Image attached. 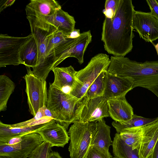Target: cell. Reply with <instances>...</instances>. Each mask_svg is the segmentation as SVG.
I'll return each mask as SVG.
<instances>
[{
  "instance_id": "cell-36",
  "label": "cell",
  "mask_w": 158,
  "mask_h": 158,
  "mask_svg": "<svg viewBox=\"0 0 158 158\" xmlns=\"http://www.w3.org/2000/svg\"><path fill=\"white\" fill-rule=\"evenodd\" d=\"M47 158H62L57 152L51 151L48 155Z\"/></svg>"
},
{
  "instance_id": "cell-39",
  "label": "cell",
  "mask_w": 158,
  "mask_h": 158,
  "mask_svg": "<svg viewBox=\"0 0 158 158\" xmlns=\"http://www.w3.org/2000/svg\"><path fill=\"white\" fill-rule=\"evenodd\" d=\"M111 158H118L117 157H115V156H114V157H113V156Z\"/></svg>"
},
{
  "instance_id": "cell-29",
  "label": "cell",
  "mask_w": 158,
  "mask_h": 158,
  "mask_svg": "<svg viewBox=\"0 0 158 158\" xmlns=\"http://www.w3.org/2000/svg\"><path fill=\"white\" fill-rule=\"evenodd\" d=\"M44 107L39 110L36 115L33 118L25 121L10 125V126L13 127H26L43 124L49 122L52 119L45 117Z\"/></svg>"
},
{
  "instance_id": "cell-34",
  "label": "cell",
  "mask_w": 158,
  "mask_h": 158,
  "mask_svg": "<svg viewBox=\"0 0 158 158\" xmlns=\"http://www.w3.org/2000/svg\"><path fill=\"white\" fill-rule=\"evenodd\" d=\"M15 1V0H7L4 1V2H2V3L1 2V3L2 4H1L0 12L3 10L6 7L10 6L13 5Z\"/></svg>"
},
{
  "instance_id": "cell-2",
  "label": "cell",
  "mask_w": 158,
  "mask_h": 158,
  "mask_svg": "<svg viewBox=\"0 0 158 158\" xmlns=\"http://www.w3.org/2000/svg\"><path fill=\"white\" fill-rule=\"evenodd\" d=\"M107 72L132 78L133 89L140 87L151 91L158 98V60L139 62L121 56H111Z\"/></svg>"
},
{
  "instance_id": "cell-38",
  "label": "cell",
  "mask_w": 158,
  "mask_h": 158,
  "mask_svg": "<svg viewBox=\"0 0 158 158\" xmlns=\"http://www.w3.org/2000/svg\"><path fill=\"white\" fill-rule=\"evenodd\" d=\"M0 158H17L15 157H13L8 156H0ZM23 158H27V157H24Z\"/></svg>"
},
{
  "instance_id": "cell-20",
  "label": "cell",
  "mask_w": 158,
  "mask_h": 158,
  "mask_svg": "<svg viewBox=\"0 0 158 158\" xmlns=\"http://www.w3.org/2000/svg\"><path fill=\"white\" fill-rule=\"evenodd\" d=\"M38 55L37 44L31 34V36L22 46L20 51L19 58L22 64L34 68L36 65Z\"/></svg>"
},
{
  "instance_id": "cell-22",
  "label": "cell",
  "mask_w": 158,
  "mask_h": 158,
  "mask_svg": "<svg viewBox=\"0 0 158 158\" xmlns=\"http://www.w3.org/2000/svg\"><path fill=\"white\" fill-rule=\"evenodd\" d=\"M97 123L98 129L93 145L109 151V147L112 145L113 142L110 136V127L103 119Z\"/></svg>"
},
{
  "instance_id": "cell-8",
  "label": "cell",
  "mask_w": 158,
  "mask_h": 158,
  "mask_svg": "<svg viewBox=\"0 0 158 158\" xmlns=\"http://www.w3.org/2000/svg\"><path fill=\"white\" fill-rule=\"evenodd\" d=\"M27 67V73L23 78L26 84L25 91L29 110L34 117L40 108L47 106V83L46 80L40 79L33 74L30 67Z\"/></svg>"
},
{
  "instance_id": "cell-4",
  "label": "cell",
  "mask_w": 158,
  "mask_h": 158,
  "mask_svg": "<svg viewBox=\"0 0 158 158\" xmlns=\"http://www.w3.org/2000/svg\"><path fill=\"white\" fill-rule=\"evenodd\" d=\"M80 99L74 97L50 83L47 107L56 122L67 130L73 123L76 105Z\"/></svg>"
},
{
  "instance_id": "cell-27",
  "label": "cell",
  "mask_w": 158,
  "mask_h": 158,
  "mask_svg": "<svg viewBox=\"0 0 158 158\" xmlns=\"http://www.w3.org/2000/svg\"><path fill=\"white\" fill-rule=\"evenodd\" d=\"M157 120L158 117L155 118H149L134 114L132 118L127 121L121 123L114 121L112 123V124L115 129L117 133H118L123 130L143 126Z\"/></svg>"
},
{
  "instance_id": "cell-17",
  "label": "cell",
  "mask_w": 158,
  "mask_h": 158,
  "mask_svg": "<svg viewBox=\"0 0 158 158\" xmlns=\"http://www.w3.org/2000/svg\"><path fill=\"white\" fill-rule=\"evenodd\" d=\"M125 96L108 100L110 117L115 121L121 123L130 120L134 115L133 109Z\"/></svg>"
},
{
  "instance_id": "cell-7",
  "label": "cell",
  "mask_w": 158,
  "mask_h": 158,
  "mask_svg": "<svg viewBox=\"0 0 158 158\" xmlns=\"http://www.w3.org/2000/svg\"><path fill=\"white\" fill-rule=\"evenodd\" d=\"M108 117L110 115L107 99L103 96L83 97L76 105L73 123L97 122Z\"/></svg>"
},
{
  "instance_id": "cell-26",
  "label": "cell",
  "mask_w": 158,
  "mask_h": 158,
  "mask_svg": "<svg viewBox=\"0 0 158 158\" xmlns=\"http://www.w3.org/2000/svg\"><path fill=\"white\" fill-rule=\"evenodd\" d=\"M80 39L72 49L69 57H75L80 64L84 62V56L89 44L92 40V36L90 30L81 33Z\"/></svg>"
},
{
  "instance_id": "cell-18",
  "label": "cell",
  "mask_w": 158,
  "mask_h": 158,
  "mask_svg": "<svg viewBox=\"0 0 158 158\" xmlns=\"http://www.w3.org/2000/svg\"><path fill=\"white\" fill-rule=\"evenodd\" d=\"M54 80L52 84L63 91L69 94L77 82V72L73 67H56L52 70Z\"/></svg>"
},
{
  "instance_id": "cell-25",
  "label": "cell",
  "mask_w": 158,
  "mask_h": 158,
  "mask_svg": "<svg viewBox=\"0 0 158 158\" xmlns=\"http://www.w3.org/2000/svg\"><path fill=\"white\" fill-rule=\"evenodd\" d=\"M15 88V84L8 77L0 76V112L6 110L8 101Z\"/></svg>"
},
{
  "instance_id": "cell-15",
  "label": "cell",
  "mask_w": 158,
  "mask_h": 158,
  "mask_svg": "<svg viewBox=\"0 0 158 158\" xmlns=\"http://www.w3.org/2000/svg\"><path fill=\"white\" fill-rule=\"evenodd\" d=\"M158 139V120L142 127L141 143L139 149V158H152Z\"/></svg>"
},
{
  "instance_id": "cell-21",
  "label": "cell",
  "mask_w": 158,
  "mask_h": 158,
  "mask_svg": "<svg viewBox=\"0 0 158 158\" xmlns=\"http://www.w3.org/2000/svg\"><path fill=\"white\" fill-rule=\"evenodd\" d=\"M47 123L35 126L23 127H13L10 125L0 121V142H2L11 138L22 135L35 132L48 124Z\"/></svg>"
},
{
  "instance_id": "cell-19",
  "label": "cell",
  "mask_w": 158,
  "mask_h": 158,
  "mask_svg": "<svg viewBox=\"0 0 158 158\" xmlns=\"http://www.w3.org/2000/svg\"><path fill=\"white\" fill-rule=\"evenodd\" d=\"M60 9V4L54 0H31L25 9L27 16H31L35 14L51 15Z\"/></svg>"
},
{
  "instance_id": "cell-32",
  "label": "cell",
  "mask_w": 158,
  "mask_h": 158,
  "mask_svg": "<svg viewBox=\"0 0 158 158\" xmlns=\"http://www.w3.org/2000/svg\"><path fill=\"white\" fill-rule=\"evenodd\" d=\"M151 14L158 20V2L156 0H146Z\"/></svg>"
},
{
  "instance_id": "cell-35",
  "label": "cell",
  "mask_w": 158,
  "mask_h": 158,
  "mask_svg": "<svg viewBox=\"0 0 158 158\" xmlns=\"http://www.w3.org/2000/svg\"><path fill=\"white\" fill-rule=\"evenodd\" d=\"M81 34L79 29H74L69 35L67 36L65 35V36L66 39H75L79 37Z\"/></svg>"
},
{
  "instance_id": "cell-1",
  "label": "cell",
  "mask_w": 158,
  "mask_h": 158,
  "mask_svg": "<svg viewBox=\"0 0 158 158\" xmlns=\"http://www.w3.org/2000/svg\"><path fill=\"white\" fill-rule=\"evenodd\" d=\"M135 6L131 0H120L114 17H105L101 40L105 50L114 56L124 57L133 48V21Z\"/></svg>"
},
{
  "instance_id": "cell-31",
  "label": "cell",
  "mask_w": 158,
  "mask_h": 158,
  "mask_svg": "<svg viewBox=\"0 0 158 158\" xmlns=\"http://www.w3.org/2000/svg\"><path fill=\"white\" fill-rule=\"evenodd\" d=\"M112 157L109 151L93 145L89 148L86 158H111Z\"/></svg>"
},
{
  "instance_id": "cell-24",
  "label": "cell",
  "mask_w": 158,
  "mask_h": 158,
  "mask_svg": "<svg viewBox=\"0 0 158 158\" xmlns=\"http://www.w3.org/2000/svg\"><path fill=\"white\" fill-rule=\"evenodd\" d=\"M142 127L125 129L118 133L121 139L131 147L132 150L139 149L141 139Z\"/></svg>"
},
{
  "instance_id": "cell-9",
  "label": "cell",
  "mask_w": 158,
  "mask_h": 158,
  "mask_svg": "<svg viewBox=\"0 0 158 158\" xmlns=\"http://www.w3.org/2000/svg\"><path fill=\"white\" fill-rule=\"evenodd\" d=\"M79 40V37L75 39H66L62 32L57 30L49 36L47 53L54 68L69 57L71 50Z\"/></svg>"
},
{
  "instance_id": "cell-3",
  "label": "cell",
  "mask_w": 158,
  "mask_h": 158,
  "mask_svg": "<svg viewBox=\"0 0 158 158\" xmlns=\"http://www.w3.org/2000/svg\"><path fill=\"white\" fill-rule=\"evenodd\" d=\"M31 34L34 38L38 49V60L32 73L40 79L46 80L49 72L54 68L47 53L49 36L57 30L52 24L35 16H27Z\"/></svg>"
},
{
  "instance_id": "cell-30",
  "label": "cell",
  "mask_w": 158,
  "mask_h": 158,
  "mask_svg": "<svg viewBox=\"0 0 158 158\" xmlns=\"http://www.w3.org/2000/svg\"><path fill=\"white\" fill-rule=\"evenodd\" d=\"M50 145L44 142L38 146L27 157L29 158H47L48 154L52 151Z\"/></svg>"
},
{
  "instance_id": "cell-11",
  "label": "cell",
  "mask_w": 158,
  "mask_h": 158,
  "mask_svg": "<svg viewBox=\"0 0 158 158\" xmlns=\"http://www.w3.org/2000/svg\"><path fill=\"white\" fill-rule=\"evenodd\" d=\"M41 135L36 132L23 135V139L13 145H0V156L17 158L27 157L35 149L44 142Z\"/></svg>"
},
{
  "instance_id": "cell-14",
  "label": "cell",
  "mask_w": 158,
  "mask_h": 158,
  "mask_svg": "<svg viewBox=\"0 0 158 158\" xmlns=\"http://www.w3.org/2000/svg\"><path fill=\"white\" fill-rule=\"evenodd\" d=\"M65 128L52 119L46 126L35 132L39 134L44 141L48 143L51 147L54 146L64 147L68 143L69 137Z\"/></svg>"
},
{
  "instance_id": "cell-5",
  "label": "cell",
  "mask_w": 158,
  "mask_h": 158,
  "mask_svg": "<svg viewBox=\"0 0 158 158\" xmlns=\"http://www.w3.org/2000/svg\"><path fill=\"white\" fill-rule=\"evenodd\" d=\"M97 129V122L73 123L68 132L70 158H86L89 148L93 145Z\"/></svg>"
},
{
  "instance_id": "cell-33",
  "label": "cell",
  "mask_w": 158,
  "mask_h": 158,
  "mask_svg": "<svg viewBox=\"0 0 158 158\" xmlns=\"http://www.w3.org/2000/svg\"><path fill=\"white\" fill-rule=\"evenodd\" d=\"M119 1L120 0H106L105 4V9H111L116 11Z\"/></svg>"
},
{
  "instance_id": "cell-6",
  "label": "cell",
  "mask_w": 158,
  "mask_h": 158,
  "mask_svg": "<svg viewBox=\"0 0 158 158\" xmlns=\"http://www.w3.org/2000/svg\"><path fill=\"white\" fill-rule=\"evenodd\" d=\"M110 62L109 56L106 54L99 53L93 57L84 68L77 71V82L69 94L78 99L82 98L101 73L107 70Z\"/></svg>"
},
{
  "instance_id": "cell-12",
  "label": "cell",
  "mask_w": 158,
  "mask_h": 158,
  "mask_svg": "<svg viewBox=\"0 0 158 158\" xmlns=\"http://www.w3.org/2000/svg\"><path fill=\"white\" fill-rule=\"evenodd\" d=\"M132 26L146 42L152 43L158 39V20L150 12L135 10Z\"/></svg>"
},
{
  "instance_id": "cell-10",
  "label": "cell",
  "mask_w": 158,
  "mask_h": 158,
  "mask_svg": "<svg viewBox=\"0 0 158 158\" xmlns=\"http://www.w3.org/2000/svg\"><path fill=\"white\" fill-rule=\"evenodd\" d=\"M31 36L23 37L11 36L7 34L0 35V67L7 65L22 64L19 52L22 46Z\"/></svg>"
},
{
  "instance_id": "cell-40",
  "label": "cell",
  "mask_w": 158,
  "mask_h": 158,
  "mask_svg": "<svg viewBox=\"0 0 158 158\" xmlns=\"http://www.w3.org/2000/svg\"><path fill=\"white\" fill-rule=\"evenodd\" d=\"M157 1L158 2V0H157Z\"/></svg>"
},
{
  "instance_id": "cell-37",
  "label": "cell",
  "mask_w": 158,
  "mask_h": 158,
  "mask_svg": "<svg viewBox=\"0 0 158 158\" xmlns=\"http://www.w3.org/2000/svg\"><path fill=\"white\" fill-rule=\"evenodd\" d=\"M152 158H158V139L154 148Z\"/></svg>"
},
{
  "instance_id": "cell-23",
  "label": "cell",
  "mask_w": 158,
  "mask_h": 158,
  "mask_svg": "<svg viewBox=\"0 0 158 158\" xmlns=\"http://www.w3.org/2000/svg\"><path fill=\"white\" fill-rule=\"evenodd\" d=\"M114 136L112 145L114 156L118 158H139V150H132L121 139L119 133H117Z\"/></svg>"
},
{
  "instance_id": "cell-13",
  "label": "cell",
  "mask_w": 158,
  "mask_h": 158,
  "mask_svg": "<svg viewBox=\"0 0 158 158\" xmlns=\"http://www.w3.org/2000/svg\"><path fill=\"white\" fill-rule=\"evenodd\" d=\"M104 81L105 86L103 97L107 100L126 95L133 89V80L131 78L117 76L106 71Z\"/></svg>"
},
{
  "instance_id": "cell-28",
  "label": "cell",
  "mask_w": 158,
  "mask_h": 158,
  "mask_svg": "<svg viewBox=\"0 0 158 158\" xmlns=\"http://www.w3.org/2000/svg\"><path fill=\"white\" fill-rule=\"evenodd\" d=\"M107 71L101 73L87 89L83 97L89 99L103 96L105 89V76Z\"/></svg>"
},
{
  "instance_id": "cell-16",
  "label": "cell",
  "mask_w": 158,
  "mask_h": 158,
  "mask_svg": "<svg viewBox=\"0 0 158 158\" xmlns=\"http://www.w3.org/2000/svg\"><path fill=\"white\" fill-rule=\"evenodd\" d=\"M35 16L43 19L54 26L58 31L67 36L75 29L76 21L74 18L61 9L57 10L53 15L45 16L35 14Z\"/></svg>"
}]
</instances>
